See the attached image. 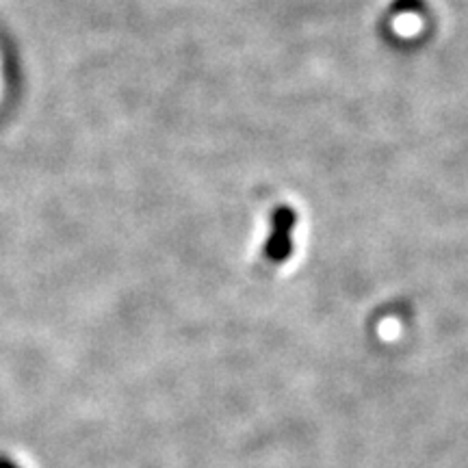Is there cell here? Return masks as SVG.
<instances>
[{
	"label": "cell",
	"mask_w": 468,
	"mask_h": 468,
	"mask_svg": "<svg viewBox=\"0 0 468 468\" xmlns=\"http://www.w3.org/2000/svg\"><path fill=\"white\" fill-rule=\"evenodd\" d=\"M297 224V215L291 207L273 210L271 234L265 248L267 259L271 262H284L292 254V228Z\"/></svg>",
	"instance_id": "obj_1"
},
{
	"label": "cell",
	"mask_w": 468,
	"mask_h": 468,
	"mask_svg": "<svg viewBox=\"0 0 468 468\" xmlns=\"http://www.w3.org/2000/svg\"><path fill=\"white\" fill-rule=\"evenodd\" d=\"M0 468H20V466H17L16 462L9 458V455H3V453H0Z\"/></svg>",
	"instance_id": "obj_2"
}]
</instances>
